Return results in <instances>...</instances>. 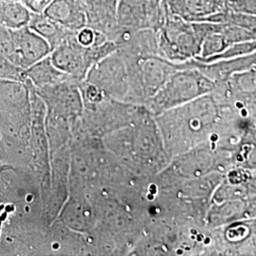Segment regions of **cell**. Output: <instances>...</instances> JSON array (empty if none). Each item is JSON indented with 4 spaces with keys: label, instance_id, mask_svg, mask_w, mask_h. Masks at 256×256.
<instances>
[{
    "label": "cell",
    "instance_id": "6da1fadb",
    "mask_svg": "<svg viewBox=\"0 0 256 256\" xmlns=\"http://www.w3.org/2000/svg\"><path fill=\"white\" fill-rule=\"evenodd\" d=\"M158 52L170 59L185 60L200 54V42L191 22L170 14L167 10L164 24L156 30Z\"/></svg>",
    "mask_w": 256,
    "mask_h": 256
},
{
    "label": "cell",
    "instance_id": "7a4b0ae2",
    "mask_svg": "<svg viewBox=\"0 0 256 256\" xmlns=\"http://www.w3.org/2000/svg\"><path fill=\"white\" fill-rule=\"evenodd\" d=\"M86 16V25L102 34L115 44L122 36L117 23L118 0H80Z\"/></svg>",
    "mask_w": 256,
    "mask_h": 256
},
{
    "label": "cell",
    "instance_id": "3957f363",
    "mask_svg": "<svg viewBox=\"0 0 256 256\" xmlns=\"http://www.w3.org/2000/svg\"><path fill=\"white\" fill-rule=\"evenodd\" d=\"M170 14L187 22H207L224 8V0H164Z\"/></svg>",
    "mask_w": 256,
    "mask_h": 256
},
{
    "label": "cell",
    "instance_id": "277c9868",
    "mask_svg": "<svg viewBox=\"0 0 256 256\" xmlns=\"http://www.w3.org/2000/svg\"><path fill=\"white\" fill-rule=\"evenodd\" d=\"M46 16L62 27L81 30L86 16L80 0H54L46 10Z\"/></svg>",
    "mask_w": 256,
    "mask_h": 256
},
{
    "label": "cell",
    "instance_id": "5b68a950",
    "mask_svg": "<svg viewBox=\"0 0 256 256\" xmlns=\"http://www.w3.org/2000/svg\"><path fill=\"white\" fill-rule=\"evenodd\" d=\"M224 8L232 12L256 16V0H224Z\"/></svg>",
    "mask_w": 256,
    "mask_h": 256
},
{
    "label": "cell",
    "instance_id": "8992f818",
    "mask_svg": "<svg viewBox=\"0 0 256 256\" xmlns=\"http://www.w3.org/2000/svg\"><path fill=\"white\" fill-rule=\"evenodd\" d=\"M118 3L135 8H150L149 0H118Z\"/></svg>",
    "mask_w": 256,
    "mask_h": 256
}]
</instances>
